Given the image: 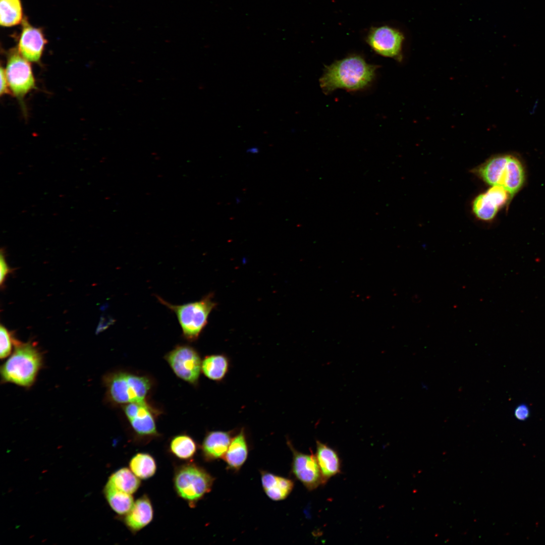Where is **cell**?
I'll return each mask as SVG.
<instances>
[{"instance_id":"6da1fadb","label":"cell","mask_w":545,"mask_h":545,"mask_svg":"<svg viewBox=\"0 0 545 545\" xmlns=\"http://www.w3.org/2000/svg\"><path fill=\"white\" fill-rule=\"evenodd\" d=\"M377 66L358 55H351L326 66L319 79L325 94L337 89L356 91L367 87L374 78Z\"/></svg>"},{"instance_id":"7a4b0ae2","label":"cell","mask_w":545,"mask_h":545,"mask_svg":"<svg viewBox=\"0 0 545 545\" xmlns=\"http://www.w3.org/2000/svg\"><path fill=\"white\" fill-rule=\"evenodd\" d=\"M14 347L11 356L1 366L2 380L29 387L34 383L42 367V355L36 345L31 342L18 341Z\"/></svg>"},{"instance_id":"3957f363","label":"cell","mask_w":545,"mask_h":545,"mask_svg":"<svg viewBox=\"0 0 545 545\" xmlns=\"http://www.w3.org/2000/svg\"><path fill=\"white\" fill-rule=\"evenodd\" d=\"M103 383L108 401L123 406L145 401L152 387L149 376L122 370L106 374Z\"/></svg>"},{"instance_id":"277c9868","label":"cell","mask_w":545,"mask_h":545,"mask_svg":"<svg viewBox=\"0 0 545 545\" xmlns=\"http://www.w3.org/2000/svg\"><path fill=\"white\" fill-rule=\"evenodd\" d=\"M158 301L176 315L182 331V336L188 341L196 340L207 323L208 316L216 304L212 295L205 296L199 301L182 305H173L159 296Z\"/></svg>"},{"instance_id":"5b68a950","label":"cell","mask_w":545,"mask_h":545,"mask_svg":"<svg viewBox=\"0 0 545 545\" xmlns=\"http://www.w3.org/2000/svg\"><path fill=\"white\" fill-rule=\"evenodd\" d=\"M213 477L204 468L191 463L179 466L174 474V486L177 495L194 507L213 485Z\"/></svg>"},{"instance_id":"8992f818","label":"cell","mask_w":545,"mask_h":545,"mask_svg":"<svg viewBox=\"0 0 545 545\" xmlns=\"http://www.w3.org/2000/svg\"><path fill=\"white\" fill-rule=\"evenodd\" d=\"M9 89L19 99L36 88L35 80L29 61L17 49H11L5 69Z\"/></svg>"},{"instance_id":"52a82bcc","label":"cell","mask_w":545,"mask_h":545,"mask_svg":"<svg viewBox=\"0 0 545 545\" xmlns=\"http://www.w3.org/2000/svg\"><path fill=\"white\" fill-rule=\"evenodd\" d=\"M165 359L178 377L193 385L197 384L202 361L194 348L188 345H177L166 355Z\"/></svg>"},{"instance_id":"ba28073f","label":"cell","mask_w":545,"mask_h":545,"mask_svg":"<svg viewBox=\"0 0 545 545\" xmlns=\"http://www.w3.org/2000/svg\"><path fill=\"white\" fill-rule=\"evenodd\" d=\"M404 40L403 33L399 29L388 25L371 27L366 41L370 47L378 54L401 61Z\"/></svg>"},{"instance_id":"9c48e42d","label":"cell","mask_w":545,"mask_h":545,"mask_svg":"<svg viewBox=\"0 0 545 545\" xmlns=\"http://www.w3.org/2000/svg\"><path fill=\"white\" fill-rule=\"evenodd\" d=\"M123 410L133 432L139 437L150 439L158 435L156 425L158 412L146 400L123 406Z\"/></svg>"},{"instance_id":"30bf717a","label":"cell","mask_w":545,"mask_h":545,"mask_svg":"<svg viewBox=\"0 0 545 545\" xmlns=\"http://www.w3.org/2000/svg\"><path fill=\"white\" fill-rule=\"evenodd\" d=\"M290 448L293 453L292 472L296 478L309 490L324 484L315 456L298 452L290 444Z\"/></svg>"},{"instance_id":"8fae6325","label":"cell","mask_w":545,"mask_h":545,"mask_svg":"<svg viewBox=\"0 0 545 545\" xmlns=\"http://www.w3.org/2000/svg\"><path fill=\"white\" fill-rule=\"evenodd\" d=\"M21 24L17 50L29 62L38 63L47 43L43 32L40 28L32 26L26 17H24Z\"/></svg>"},{"instance_id":"7c38bea8","label":"cell","mask_w":545,"mask_h":545,"mask_svg":"<svg viewBox=\"0 0 545 545\" xmlns=\"http://www.w3.org/2000/svg\"><path fill=\"white\" fill-rule=\"evenodd\" d=\"M153 518L151 501L144 495L134 502L131 509L124 515V522L129 530L135 533L148 525Z\"/></svg>"},{"instance_id":"4fadbf2b","label":"cell","mask_w":545,"mask_h":545,"mask_svg":"<svg viewBox=\"0 0 545 545\" xmlns=\"http://www.w3.org/2000/svg\"><path fill=\"white\" fill-rule=\"evenodd\" d=\"M315 454L324 484L332 477L340 473L341 460L337 452L327 444L316 441Z\"/></svg>"},{"instance_id":"5bb4252c","label":"cell","mask_w":545,"mask_h":545,"mask_svg":"<svg viewBox=\"0 0 545 545\" xmlns=\"http://www.w3.org/2000/svg\"><path fill=\"white\" fill-rule=\"evenodd\" d=\"M229 432L213 431L208 432L204 438L202 454L206 461H212L223 457L232 441Z\"/></svg>"},{"instance_id":"9a60e30c","label":"cell","mask_w":545,"mask_h":545,"mask_svg":"<svg viewBox=\"0 0 545 545\" xmlns=\"http://www.w3.org/2000/svg\"><path fill=\"white\" fill-rule=\"evenodd\" d=\"M261 481L266 495L273 501L285 499L294 487L292 480L267 472H261Z\"/></svg>"},{"instance_id":"2e32d148","label":"cell","mask_w":545,"mask_h":545,"mask_svg":"<svg viewBox=\"0 0 545 545\" xmlns=\"http://www.w3.org/2000/svg\"><path fill=\"white\" fill-rule=\"evenodd\" d=\"M524 171L522 165L516 157L509 155L505 170L500 185L512 196L517 192L524 182Z\"/></svg>"},{"instance_id":"e0dca14e","label":"cell","mask_w":545,"mask_h":545,"mask_svg":"<svg viewBox=\"0 0 545 545\" xmlns=\"http://www.w3.org/2000/svg\"><path fill=\"white\" fill-rule=\"evenodd\" d=\"M248 453L244 432L241 430L237 435L232 439L223 458L229 468L238 470L246 461Z\"/></svg>"},{"instance_id":"ac0fdd59","label":"cell","mask_w":545,"mask_h":545,"mask_svg":"<svg viewBox=\"0 0 545 545\" xmlns=\"http://www.w3.org/2000/svg\"><path fill=\"white\" fill-rule=\"evenodd\" d=\"M509 155L493 157L481 166L478 170L480 177L492 186L500 185Z\"/></svg>"},{"instance_id":"d6986e66","label":"cell","mask_w":545,"mask_h":545,"mask_svg":"<svg viewBox=\"0 0 545 545\" xmlns=\"http://www.w3.org/2000/svg\"><path fill=\"white\" fill-rule=\"evenodd\" d=\"M104 493L109 505L119 515H125L134 503L132 495L118 490L107 483L105 485Z\"/></svg>"},{"instance_id":"ffe728a7","label":"cell","mask_w":545,"mask_h":545,"mask_svg":"<svg viewBox=\"0 0 545 545\" xmlns=\"http://www.w3.org/2000/svg\"><path fill=\"white\" fill-rule=\"evenodd\" d=\"M107 483L115 488L133 495L140 486V479L126 467L120 468L109 477Z\"/></svg>"},{"instance_id":"44dd1931","label":"cell","mask_w":545,"mask_h":545,"mask_svg":"<svg viewBox=\"0 0 545 545\" xmlns=\"http://www.w3.org/2000/svg\"><path fill=\"white\" fill-rule=\"evenodd\" d=\"M129 469L140 479H147L153 476L157 466L154 458L146 453H139L130 460Z\"/></svg>"},{"instance_id":"7402d4cb","label":"cell","mask_w":545,"mask_h":545,"mask_svg":"<svg viewBox=\"0 0 545 545\" xmlns=\"http://www.w3.org/2000/svg\"><path fill=\"white\" fill-rule=\"evenodd\" d=\"M21 0H0V24L9 27L22 23L23 19Z\"/></svg>"},{"instance_id":"603a6c76","label":"cell","mask_w":545,"mask_h":545,"mask_svg":"<svg viewBox=\"0 0 545 545\" xmlns=\"http://www.w3.org/2000/svg\"><path fill=\"white\" fill-rule=\"evenodd\" d=\"M197 448L194 439L185 433L174 436L171 440L169 445L170 452L177 458L183 460H188L193 458Z\"/></svg>"},{"instance_id":"cb8c5ba5","label":"cell","mask_w":545,"mask_h":545,"mask_svg":"<svg viewBox=\"0 0 545 545\" xmlns=\"http://www.w3.org/2000/svg\"><path fill=\"white\" fill-rule=\"evenodd\" d=\"M228 368V360L221 355L207 356L202 361L201 370L210 379L221 380L226 374Z\"/></svg>"},{"instance_id":"d4e9b609","label":"cell","mask_w":545,"mask_h":545,"mask_svg":"<svg viewBox=\"0 0 545 545\" xmlns=\"http://www.w3.org/2000/svg\"><path fill=\"white\" fill-rule=\"evenodd\" d=\"M499 207L488 197L485 193L479 195L473 203V210L476 216L482 220L488 221L496 215Z\"/></svg>"},{"instance_id":"484cf974","label":"cell","mask_w":545,"mask_h":545,"mask_svg":"<svg viewBox=\"0 0 545 545\" xmlns=\"http://www.w3.org/2000/svg\"><path fill=\"white\" fill-rule=\"evenodd\" d=\"M0 357L3 359L10 355L13 346L15 347L18 340L15 338L12 332L2 324L0 326Z\"/></svg>"},{"instance_id":"4316f807","label":"cell","mask_w":545,"mask_h":545,"mask_svg":"<svg viewBox=\"0 0 545 545\" xmlns=\"http://www.w3.org/2000/svg\"><path fill=\"white\" fill-rule=\"evenodd\" d=\"M485 193L499 208L505 203L510 195L504 187L499 185L492 186Z\"/></svg>"},{"instance_id":"83f0119b","label":"cell","mask_w":545,"mask_h":545,"mask_svg":"<svg viewBox=\"0 0 545 545\" xmlns=\"http://www.w3.org/2000/svg\"><path fill=\"white\" fill-rule=\"evenodd\" d=\"M530 413L529 407L525 403L519 404L514 410V417L517 420L520 421L527 420L530 416Z\"/></svg>"},{"instance_id":"f1b7e54d","label":"cell","mask_w":545,"mask_h":545,"mask_svg":"<svg viewBox=\"0 0 545 545\" xmlns=\"http://www.w3.org/2000/svg\"><path fill=\"white\" fill-rule=\"evenodd\" d=\"M0 283L2 285L5 281L6 276L10 271V268L5 259L2 251H1L0 256Z\"/></svg>"},{"instance_id":"f546056e","label":"cell","mask_w":545,"mask_h":545,"mask_svg":"<svg viewBox=\"0 0 545 545\" xmlns=\"http://www.w3.org/2000/svg\"><path fill=\"white\" fill-rule=\"evenodd\" d=\"M1 80L0 94L2 95L9 92V87L6 75L5 69L2 67L1 68Z\"/></svg>"},{"instance_id":"4dcf8cb0","label":"cell","mask_w":545,"mask_h":545,"mask_svg":"<svg viewBox=\"0 0 545 545\" xmlns=\"http://www.w3.org/2000/svg\"><path fill=\"white\" fill-rule=\"evenodd\" d=\"M247 152L251 154H256L259 152V148L257 147H251L247 149Z\"/></svg>"},{"instance_id":"1f68e13d","label":"cell","mask_w":545,"mask_h":545,"mask_svg":"<svg viewBox=\"0 0 545 545\" xmlns=\"http://www.w3.org/2000/svg\"><path fill=\"white\" fill-rule=\"evenodd\" d=\"M421 387L424 390H427L428 389V386L424 383L421 384Z\"/></svg>"}]
</instances>
